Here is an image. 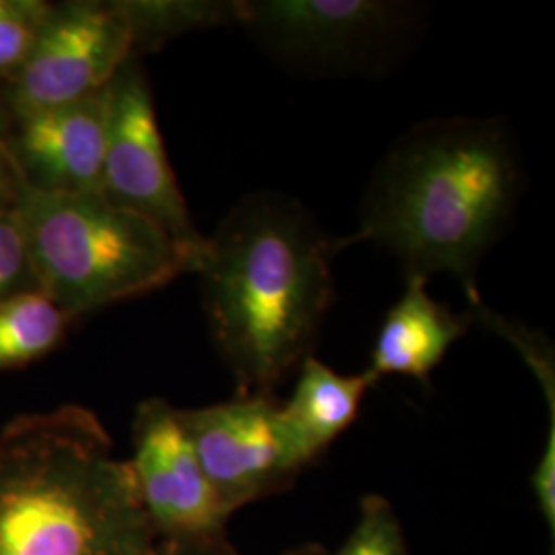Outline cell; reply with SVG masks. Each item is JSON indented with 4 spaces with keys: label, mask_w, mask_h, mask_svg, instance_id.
<instances>
[{
    "label": "cell",
    "mask_w": 555,
    "mask_h": 555,
    "mask_svg": "<svg viewBox=\"0 0 555 555\" xmlns=\"http://www.w3.org/2000/svg\"><path fill=\"white\" fill-rule=\"evenodd\" d=\"M520 163L500 119H435L414 126L380 160L357 233L334 249L373 241L408 276L453 274L479 298L477 266L515 215Z\"/></svg>",
    "instance_id": "cell-1"
},
{
    "label": "cell",
    "mask_w": 555,
    "mask_h": 555,
    "mask_svg": "<svg viewBox=\"0 0 555 555\" xmlns=\"http://www.w3.org/2000/svg\"><path fill=\"white\" fill-rule=\"evenodd\" d=\"M332 256L302 206L272 192L241 199L208 237L196 274L238 396H272L311 357L334 295Z\"/></svg>",
    "instance_id": "cell-2"
},
{
    "label": "cell",
    "mask_w": 555,
    "mask_h": 555,
    "mask_svg": "<svg viewBox=\"0 0 555 555\" xmlns=\"http://www.w3.org/2000/svg\"><path fill=\"white\" fill-rule=\"evenodd\" d=\"M0 555H159L130 465L91 410L0 428Z\"/></svg>",
    "instance_id": "cell-3"
},
{
    "label": "cell",
    "mask_w": 555,
    "mask_h": 555,
    "mask_svg": "<svg viewBox=\"0 0 555 555\" xmlns=\"http://www.w3.org/2000/svg\"><path fill=\"white\" fill-rule=\"evenodd\" d=\"M15 210L38 288L73 319L196 270L157 224L101 192L43 194L21 181Z\"/></svg>",
    "instance_id": "cell-4"
},
{
    "label": "cell",
    "mask_w": 555,
    "mask_h": 555,
    "mask_svg": "<svg viewBox=\"0 0 555 555\" xmlns=\"http://www.w3.org/2000/svg\"><path fill=\"white\" fill-rule=\"evenodd\" d=\"M101 194L151 220L194 261L198 272L208 237L196 229L160 137L146 75L130 59L107 85V137Z\"/></svg>",
    "instance_id": "cell-5"
},
{
    "label": "cell",
    "mask_w": 555,
    "mask_h": 555,
    "mask_svg": "<svg viewBox=\"0 0 555 555\" xmlns=\"http://www.w3.org/2000/svg\"><path fill=\"white\" fill-rule=\"evenodd\" d=\"M130 59H137L132 36L116 0L60 2L31 56L0 85V95L13 119L25 118L98 93Z\"/></svg>",
    "instance_id": "cell-6"
},
{
    "label": "cell",
    "mask_w": 555,
    "mask_h": 555,
    "mask_svg": "<svg viewBox=\"0 0 555 555\" xmlns=\"http://www.w3.org/2000/svg\"><path fill=\"white\" fill-rule=\"evenodd\" d=\"M179 420L227 516L288 490L307 469L272 396L179 410Z\"/></svg>",
    "instance_id": "cell-7"
},
{
    "label": "cell",
    "mask_w": 555,
    "mask_h": 555,
    "mask_svg": "<svg viewBox=\"0 0 555 555\" xmlns=\"http://www.w3.org/2000/svg\"><path fill=\"white\" fill-rule=\"evenodd\" d=\"M128 465L140 508L159 545L204 550L229 543V516L199 467L178 408L169 401H140Z\"/></svg>",
    "instance_id": "cell-8"
},
{
    "label": "cell",
    "mask_w": 555,
    "mask_h": 555,
    "mask_svg": "<svg viewBox=\"0 0 555 555\" xmlns=\"http://www.w3.org/2000/svg\"><path fill=\"white\" fill-rule=\"evenodd\" d=\"M107 137V87L15 119L11 155L21 181L43 194L101 192Z\"/></svg>",
    "instance_id": "cell-9"
},
{
    "label": "cell",
    "mask_w": 555,
    "mask_h": 555,
    "mask_svg": "<svg viewBox=\"0 0 555 555\" xmlns=\"http://www.w3.org/2000/svg\"><path fill=\"white\" fill-rule=\"evenodd\" d=\"M401 7L378 0H241V25L278 54L344 60L393 31Z\"/></svg>",
    "instance_id": "cell-10"
},
{
    "label": "cell",
    "mask_w": 555,
    "mask_h": 555,
    "mask_svg": "<svg viewBox=\"0 0 555 555\" xmlns=\"http://www.w3.org/2000/svg\"><path fill=\"white\" fill-rule=\"evenodd\" d=\"M424 276H408L401 298L378 330L366 373L375 380L387 375L428 383L451 346L467 332L472 318L456 315L428 295Z\"/></svg>",
    "instance_id": "cell-11"
},
{
    "label": "cell",
    "mask_w": 555,
    "mask_h": 555,
    "mask_svg": "<svg viewBox=\"0 0 555 555\" xmlns=\"http://www.w3.org/2000/svg\"><path fill=\"white\" fill-rule=\"evenodd\" d=\"M298 371L297 387L280 410L298 456L309 467L352 426L362 399L377 380L366 371L341 375L315 357L305 358Z\"/></svg>",
    "instance_id": "cell-12"
},
{
    "label": "cell",
    "mask_w": 555,
    "mask_h": 555,
    "mask_svg": "<svg viewBox=\"0 0 555 555\" xmlns=\"http://www.w3.org/2000/svg\"><path fill=\"white\" fill-rule=\"evenodd\" d=\"M75 319L41 291L0 298V373L54 352Z\"/></svg>",
    "instance_id": "cell-13"
},
{
    "label": "cell",
    "mask_w": 555,
    "mask_h": 555,
    "mask_svg": "<svg viewBox=\"0 0 555 555\" xmlns=\"http://www.w3.org/2000/svg\"><path fill=\"white\" fill-rule=\"evenodd\" d=\"M132 36L134 56L179 36L241 25V0H116Z\"/></svg>",
    "instance_id": "cell-14"
},
{
    "label": "cell",
    "mask_w": 555,
    "mask_h": 555,
    "mask_svg": "<svg viewBox=\"0 0 555 555\" xmlns=\"http://www.w3.org/2000/svg\"><path fill=\"white\" fill-rule=\"evenodd\" d=\"M472 319L488 325L494 334L513 344L516 352L525 360L529 371L543 389L545 403L550 408V435L545 440L541 459L537 461L535 472L531 476V488L535 496L537 508L541 513H552L555 508V364L554 350L547 337L533 332L520 323L498 315L481 298L472 300Z\"/></svg>",
    "instance_id": "cell-15"
},
{
    "label": "cell",
    "mask_w": 555,
    "mask_h": 555,
    "mask_svg": "<svg viewBox=\"0 0 555 555\" xmlns=\"http://www.w3.org/2000/svg\"><path fill=\"white\" fill-rule=\"evenodd\" d=\"M52 2L0 0V85L13 79L40 40Z\"/></svg>",
    "instance_id": "cell-16"
},
{
    "label": "cell",
    "mask_w": 555,
    "mask_h": 555,
    "mask_svg": "<svg viewBox=\"0 0 555 555\" xmlns=\"http://www.w3.org/2000/svg\"><path fill=\"white\" fill-rule=\"evenodd\" d=\"M325 555H408L403 527L391 502L378 494L360 500V515L344 545Z\"/></svg>",
    "instance_id": "cell-17"
},
{
    "label": "cell",
    "mask_w": 555,
    "mask_h": 555,
    "mask_svg": "<svg viewBox=\"0 0 555 555\" xmlns=\"http://www.w3.org/2000/svg\"><path fill=\"white\" fill-rule=\"evenodd\" d=\"M25 235L15 208L0 210V298L36 291ZM40 291V288H38Z\"/></svg>",
    "instance_id": "cell-18"
},
{
    "label": "cell",
    "mask_w": 555,
    "mask_h": 555,
    "mask_svg": "<svg viewBox=\"0 0 555 555\" xmlns=\"http://www.w3.org/2000/svg\"><path fill=\"white\" fill-rule=\"evenodd\" d=\"M13 124L15 119L0 95V210L15 208V202L20 196L21 178L11 155Z\"/></svg>",
    "instance_id": "cell-19"
},
{
    "label": "cell",
    "mask_w": 555,
    "mask_h": 555,
    "mask_svg": "<svg viewBox=\"0 0 555 555\" xmlns=\"http://www.w3.org/2000/svg\"><path fill=\"white\" fill-rule=\"evenodd\" d=\"M159 555H238L237 550L231 543L217 545V547H204V550H176L159 545Z\"/></svg>",
    "instance_id": "cell-20"
},
{
    "label": "cell",
    "mask_w": 555,
    "mask_h": 555,
    "mask_svg": "<svg viewBox=\"0 0 555 555\" xmlns=\"http://www.w3.org/2000/svg\"><path fill=\"white\" fill-rule=\"evenodd\" d=\"M286 555H325V550H323L321 545L309 543V545H302V547H298L295 552H291V554Z\"/></svg>",
    "instance_id": "cell-21"
}]
</instances>
